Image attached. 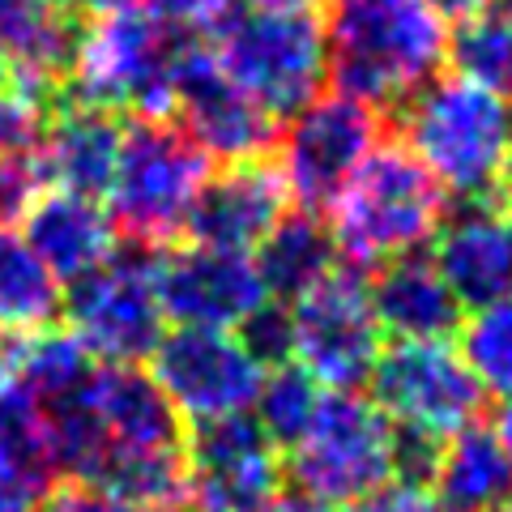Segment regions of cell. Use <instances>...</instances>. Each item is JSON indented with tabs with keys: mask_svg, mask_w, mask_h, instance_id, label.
<instances>
[{
	"mask_svg": "<svg viewBox=\"0 0 512 512\" xmlns=\"http://www.w3.org/2000/svg\"><path fill=\"white\" fill-rule=\"evenodd\" d=\"M406 150L457 205H495L512 188V103L470 77H431L402 103Z\"/></svg>",
	"mask_w": 512,
	"mask_h": 512,
	"instance_id": "1",
	"label": "cell"
},
{
	"mask_svg": "<svg viewBox=\"0 0 512 512\" xmlns=\"http://www.w3.org/2000/svg\"><path fill=\"white\" fill-rule=\"evenodd\" d=\"M329 77L367 107H402L448 64V22L423 0H329Z\"/></svg>",
	"mask_w": 512,
	"mask_h": 512,
	"instance_id": "2",
	"label": "cell"
},
{
	"mask_svg": "<svg viewBox=\"0 0 512 512\" xmlns=\"http://www.w3.org/2000/svg\"><path fill=\"white\" fill-rule=\"evenodd\" d=\"M214 60L256 107L286 120L316 99L329 77L325 18L312 0L239 5L218 26Z\"/></svg>",
	"mask_w": 512,
	"mask_h": 512,
	"instance_id": "3",
	"label": "cell"
},
{
	"mask_svg": "<svg viewBox=\"0 0 512 512\" xmlns=\"http://www.w3.org/2000/svg\"><path fill=\"white\" fill-rule=\"evenodd\" d=\"M338 256L355 265H384L423 252L448 214L444 188L406 146H380L359 163L329 205Z\"/></svg>",
	"mask_w": 512,
	"mask_h": 512,
	"instance_id": "4",
	"label": "cell"
},
{
	"mask_svg": "<svg viewBox=\"0 0 512 512\" xmlns=\"http://www.w3.org/2000/svg\"><path fill=\"white\" fill-rule=\"evenodd\" d=\"M184 35L158 22L146 5H120L94 13L86 30H77L73 56L64 69V86L77 103L137 116H171L175 69L184 56Z\"/></svg>",
	"mask_w": 512,
	"mask_h": 512,
	"instance_id": "5",
	"label": "cell"
},
{
	"mask_svg": "<svg viewBox=\"0 0 512 512\" xmlns=\"http://www.w3.org/2000/svg\"><path fill=\"white\" fill-rule=\"evenodd\" d=\"M210 171V158L171 116H137L120 133V158L103 192L107 214L137 248L171 244L184 235Z\"/></svg>",
	"mask_w": 512,
	"mask_h": 512,
	"instance_id": "6",
	"label": "cell"
},
{
	"mask_svg": "<svg viewBox=\"0 0 512 512\" xmlns=\"http://www.w3.org/2000/svg\"><path fill=\"white\" fill-rule=\"evenodd\" d=\"M295 491L325 508H350L393 478V423L372 397L325 389L308 431L291 444Z\"/></svg>",
	"mask_w": 512,
	"mask_h": 512,
	"instance_id": "7",
	"label": "cell"
},
{
	"mask_svg": "<svg viewBox=\"0 0 512 512\" xmlns=\"http://www.w3.org/2000/svg\"><path fill=\"white\" fill-rule=\"evenodd\" d=\"M380 146V111L350 94H316L278 128V175L299 210L320 214Z\"/></svg>",
	"mask_w": 512,
	"mask_h": 512,
	"instance_id": "8",
	"label": "cell"
},
{
	"mask_svg": "<svg viewBox=\"0 0 512 512\" xmlns=\"http://www.w3.org/2000/svg\"><path fill=\"white\" fill-rule=\"evenodd\" d=\"M69 333L99 363H141L167 333L150 248L111 252L99 269L69 282Z\"/></svg>",
	"mask_w": 512,
	"mask_h": 512,
	"instance_id": "9",
	"label": "cell"
},
{
	"mask_svg": "<svg viewBox=\"0 0 512 512\" xmlns=\"http://www.w3.org/2000/svg\"><path fill=\"white\" fill-rule=\"evenodd\" d=\"M372 402L393 427L448 440L483 414V384L448 342H393L372 367Z\"/></svg>",
	"mask_w": 512,
	"mask_h": 512,
	"instance_id": "10",
	"label": "cell"
},
{
	"mask_svg": "<svg viewBox=\"0 0 512 512\" xmlns=\"http://www.w3.org/2000/svg\"><path fill=\"white\" fill-rule=\"evenodd\" d=\"M291 363L320 389H359L380 359L384 333L367 303V282L355 269H333L312 291L291 299Z\"/></svg>",
	"mask_w": 512,
	"mask_h": 512,
	"instance_id": "11",
	"label": "cell"
},
{
	"mask_svg": "<svg viewBox=\"0 0 512 512\" xmlns=\"http://www.w3.org/2000/svg\"><path fill=\"white\" fill-rule=\"evenodd\" d=\"M150 376L167 393V402L180 410V419L214 423L231 414H248L256 389L265 380V367L252 359L235 329H201L175 325L150 355Z\"/></svg>",
	"mask_w": 512,
	"mask_h": 512,
	"instance_id": "12",
	"label": "cell"
},
{
	"mask_svg": "<svg viewBox=\"0 0 512 512\" xmlns=\"http://www.w3.org/2000/svg\"><path fill=\"white\" fill-rule=\"evenodd\" d=\"M184 491L197 512H265L282 491L274 440L252 414L197 423L184 444Z\"/></svg>",
	"mask_w": 512,
	"mask_h": 512,
	"instance_id": "13",
	"label": "cell"
},
{
	"mask_svg": "<svg viewBox=\"0 0 512 512\" xmlns=\"http://www.w3.org/2000/svg\"><path fill=\"white\" fill-rule=\"evenodd\" d=\"M171 111L180 116V128L192 137V146L222 167L265 158L278 141V120L256 107L218 69L210 47H201V43H184L180 69H175Z\"/></svg>",
	"mask_w": 512,
	"mask_h": 512,
	"instance_id": "14",
	"label": "cell"
},
{
	"mask_svg": "<svg viewBox=\"0 0 512 512\" xmlns=\"http://www.w3.org/2000/svg\"><path fill=\"white\" fill-rule=\"evenodd\" d=\"M154 282L163 316L175 325L239 329L261 303H269V291L248 252L192 244V239L167 256H154Z\"/></svg>",
	"mask_w": 512,
	"mask_h": 512,
	"instance_id": "15",
	"label": "cell"
},
{
	"mask_svg": "<svg viewBox=\"0 0 512 512\" xmlns=\"http://www.w3.org/2000/svg\"><path fill=\"white\" fill-rule=\"evenodd\" d=\"M282 175L265 158H248V163H227L218 175L197 192V205L188 214L184 235L192 244H210L227 252H256V244L286 218Z\"/></svg>",
	"mask_w": 512,
	"mask_h": 512,
	"instance_id": "16",
	"label": "cell"
},
{
	"mask_svg": "<svg viewBox=\"0 0 512 512\" xmlns=\"http://www.w3.org/2000/svg\"><path fill=\"white\" fill-rule=\"evenodd\" d=\"M431 265L461 308H487L512 295V227L495 205H457L431 235Z\"/></svg>",
	"mask_w": 512,
	"mask_h": 512,
	"instance_id": "17",
	"label": "cell"
},
{
	"mask_svg": "<svg viewBox=\"0 0 512 512\" xmlns=\"http://www.w3.org/2000/svg\"><path fill=\"white\" fill-rule=\"evenodd\" d=\"M367 303L380 333H389L393 342H448L466 312L423 252L376 265V278L367 282Z\"/></svg>",
	"mask_w": 512,
	"mask_h": 512,
	"instance_id": "18",
	"label": "cell"
},
{
	"mask_svg": "<svg viewBox=\"0 0 512 512\" xmlns=\"http://www.w3.org/2000/svg\"><path fill=\"white\" fill-rule=\"evenodd\" d=\"M22 239L56 282H77L116 252V222L94 197L52 188L26 210Z\"/></svg>",
	"mask_w": 512,
	"mask_h": 512,
	"instance_id": "19",
	"label": "cell"
},
{
	"mask_svg": "<svg viewBox=\"0 0 512 512\" xmlns=\"http://www.w3.org/2000/svg\"><path fill=\"white\" fill-rule=\"evenodd\" d=\"M120 133H124V124L116 120V111L77 103V99L69 107H60L43 124L39 146H35L47 184L99 201L111 184V171H116Z\"/></svg>",
	"mask_w": 512,
	"mask_h": 512,
	"instance_id": "20",
	"label": "cell"
},
{
	"mask_svg": "<svg viewBox=\"0 0 512 512\" xmlns=\"http://www.w3.org/2000/svg\"><path fill=\"white\" fill-rule=\"evenodd\" d=\"M73 9L64 0H0V60L30 94L64 82L73 56Z\"/></svg>",
	"mask_w": 512,
	"mask_h": 512,
	"instance_id": "21",
	"label": "cell"
},
{
	"mask_svg": "<svg viewBox=\"0 0 512 512\" xmlns=\"http://www.w3.org/2000/svg\"><path fill=\"white\" fill-rule=\"evenodd\" d=\"M431 487L444 512H500L512 504V457L491 427L470 423L444 440Z\"/></svg>",
	"mask_w": 512,
	"mask_h": 512,
	"instance_id": "22",
	"label": "cell"
},
{
	"mask_svg": "<svg viewBox=\"0 0 512 512\" xmlns=\"http://www.w3.org/2000/svg\"><path fill=\"white\" fill-rule=\"evenodd\" d=\"M52 478L39 406L0 372V512H35Z\"/></svg>",
	"mask_w": 512,
	"mask_h": 512,
	"instance_id": "23",
	"label": "cell"
},
{
	"mask_svg": "<svg viewBox=\"0 0 512 512\" xmlns=\"http://www.w3.org/2000/svg\"><path fill=\"white\" fill-rule=\"evenodd\" d=\"M252 261H256V274H261L265 291L291 303L338 269V244L320 227L316 214L299 210V214H286L278 227L256 244Z\"/></svg>",
	"mask_w": 512,
	"mask_h": 512,
	"instance_id": "24",
	"label": "cell"
},
{
	"mask_svg": "<svg viewBox=\"0 0 512 512\" xmlns=\"http://www.w3.org/2000/svg\"><path fill=\"white\" fill-rule=\"evenodd\" d=\"M60 312V282L47 274V265L35 256V248L13 231L0 227V333L47 329Z\"/></svg>",
	"mask_w": 512,
	"mask_h": 512,
	"instance_id": "25",
	"label": "cell"
},
{
	"mask_svg": "<svg viewBox=\"0 0 512 512\" xmlns=\"http://www.w3.org/2000/svg\"><path fill=\"white\" fill-rule=\"evenodd\" d=\"M320 397H325V389H320L299 363H278V367H269L261 389H256L252 419L274 440V448H291L303 431H308Z\"/></svg>",
	"mask_w": 512,
	"mask_h": 512,
	"instance_id": "26",
	"label": "cell"
},
{
	"mask_svg": "<svg viewBox=\"0 0 512 512\" xmlns=\"http://www.w3.org/2000/svg\"><path fill=\"white\" fill-rule=\"evenodd\" d=\"M461 350L466 367L483 389L508 397L512 393V295L474 308L470 320H461Z\"/></svg>",
	"mask_w": 512,
	"mask_h": 512,
	"instance_id": "27",
	"label": "cell"
},
{
	"mask_svg": "<svg viewBox=\"0 0 512 512\" xmlns=\"http://www.w3.org/2000/svg\"><path fill=\"white\" fill-rule=\"evenodd\" d=\"M448 60L457 64L461 77L504 94L512 77V18H504L500 9H487L461 22L457 35H448Z\"/></svg>",
	"mask_w": 512,
	"mask_h": 512,
	"instance_id": "28",
	"label": "cell"
},
{
	"mask_svg": "<svg viewBox=\"0 0 512 512\" xmlns=\"http://www.w3.org/2000/svg\"><path fill=\"white\" fill-rule=\"evenodd\" d=\"M47 192L39 150H18L0 158V227L26 218V210Z\"/></svg>",
	"mask_w": 512,
	"mask_h": 512,
	"instance_id": "29",
	"label": "cell"
},
{
	"mask_svg": "<svg viewBox=\"0 0 512 512\" xmlns=\"http://www.w3.org/2000/svg\"><path fill=\"white\" fill-rule=\"evenodd\" d=\"M43 133V94H30L18 82H0V158L35 150Z\"/></svg>",
	"mask_w": 512,
	"mask_h": 512,
	"instance_id": "30",
	"label": "cell"
},
{
	"mask_svg": "<svg viewBox=\"0 0 512 512\" xmlns=\"http://www.w3.org/2000/svg\"><path fill=\"white\" fill-rule=\"evenodd\" d=\"M239 338L252 350V359L265 367L291 363V316H286V303H261L244 325H239Z\"/></svg>",
	"mask_w": 512,
	"mask_h": 512,
	"instance_id": "31",
	"label": "cell"
},
{
	"mask_svg": "<svg viewBox=\"0 0 512 512\" xmlns=\"http://www.w3.org/2000/svg\"><path fill=\"white\" fill-rule=\"evenodd\" d=\"M35 512H197V508H188L184 500H116V495H103L94 487L69 483L60 491H47Z\"/></svg>",
	"mask_w": 512,
	"mask_h": 512,
	"instance_id": "32",
	"label": "cell"
},
{
	"mask_svg": "<svg viewBox=\"0 0 512 512\" xmlns=\"http://www.w3.org/2000/svg\"><path fill=\"white\" fill-rule=\"evenodd\" d=\"M146 9L180 35H201V30H218L231 18L235 0H146Z\"/></svg>",
	"mask_w": 512,
	"mask_h": 512,
	"instance_id": "33",
	"label": "cell"
},
{
	"mask_svg": "<svg viewBox=\"0 0 512 512\" xmlns=\"http://www.w3.org/2000/svg\"><path fill=\"white\" fill-rule=\"evenodd\" d=\"M346 512H444L436 504V495L423 491V487H380L372 495H363L359 504H350Z\"/></svg>",
	"mask_w": 512,
	"mask_h": 512,
	"instance_id": "34",
	"label": "cell"
},
{
	"mask_svg": "<svg viewBox=\"0 0 512 512\" xmlns=\"http://www.w3.org/2000/svg\"><path fill=\"white\" fill-rule=\"evenodd\" d=\"M423 5L444 22H470V18H478V13L495 9V0H423Z\"/></svg>",
	"mask_w": 512,
	"mask_h": 512,
	"instance_id": "35",
	"label": "cell"
},
{
	"mask_svg": "<svg viewBox=\"0 0 512 512\" xmlns=\"http://www.w3.org/2000/svg\"><path fill=\"white\" fill-rule=\"evenodd\" d=\"M495 436H500V444H504V453L512 457V393L504 397V406H500V414H495Z\"/></svg>",
	"mask_w": 512,
	"mask_h": 512,
	"instance_id": "36",
	"label": "cell"
},
{
	"mask_svg": "<svg viewBox=\"0 0 512 512\" xmlns=\"http://www.w3.org/2000/svg\"><path fill=\"white\" fill-rule=\"evenodd\" d=\"M69 9H82V13H107V9H120V5H133V0H64Z\"/></svg>",
	"mask_w": 512,
	"mask_h": 512,
	"instance_id": "37",
	"label": "cell"
},
{
	"mask_svg": "<svg viewBox=\"0 0 512 512\" xmlns=\"http://www.w3.org/2000/svg\"><path fill=\"white\" fill-rule=\"evenodd\" d=\"M495 9H500L504 18H512V0H495Z\"/></svg>",
	"mask_w": 512,
	"mask_h": 512,
	"instance_id": "38",
	"label": "cell"
},
{
	"mask_svg": "<svg viewBox=\"0 0 512 512\" xmlns=\"http://www.w3.org/2000/svg\"><path fill=\"white\" fill-rule=\"evenodd\" d=\"M504 218H508V227H512V188H508V210H504Z\"/></svg>",
	"mask_w": 512,
	"mask_h": 512,
	"instance_id": "39",
	"label": "cell"
},
{
	"mask_svg": "<svg viewBox=\"0 0 512 512\" xmlns=\"http://www.w3.org/2000/svg\"><path fill=\"white\" fill-rule=\"evenodd\" d=\"M5 77H9V69H5V60H0V82H5Z\"/></svg>",
	"mask_w": 512,
	"mask_h": 512,
	"instance_id": "40",
	"label": "cell"
},
{
	"mask_svg": "<svg viewBox=\"0 0 512 512\" xmlns=\"http://www.w3.org/2000/svg\"><path fill=\"white\" fill-rule=\"evenodd\" d=\"M504 99H512V77H508V86H504Z\"/></svg>",
	"mask_w": 512,
	"mask_h": 512,
	"instance_id": "41",
	"label": "cell"
},
{
	"mask_svg": "<svg viewBox=\"0 0 512 512\" xmlns=\"http://www.w3.org/2000/svg\"><path fill=\"white\" fill-rule=\"evenodd\" d=\"M500 512H512V504H508V508H500Z\"/></svg>",
	"mask_w": 512,
	"mask_h": 512,
	"instance_id": "42",
	"label": "cell"
}]
</instances>
